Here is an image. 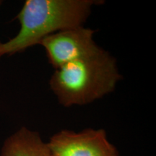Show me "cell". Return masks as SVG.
<instances>
[{
  "label": "cell",
  "mask_w": 156,
  "mask_h": 156,
  "mask_svg": "<svg viewBox=\"0 0 156 156\" xmlns=\"http://www.w3.org/2000/svg\"><path fill=\"white\" fill-rule=\"evenodd\" d=\"M96 0H26L17 15L20 28L0 44V57L21 53L58 31L83 26Z\"/></svg>",
  "instance_id": "6da1fadb"
},
{
  "label": "cell",
  "mask_w": 156,
  "mask_h": 156,
  "mask_svg": "<svg viewBox=\"0 0 156 156\" xmlns=\"http://www.w3.org/2000/svg\"><path fill=\"white\" fill-rule=\"evenodd\" d=\"M2 4V1H1V0H0V6H1Z\"/></svg>",
  "instance_id": "8992f818"
},
{
  "label": "cell",
  "mask_w": 156,
  "mask_h": 156,
  "mask_svg": "<svg viewBox=\"0 0 156 156\" xmlns=\"http://www.w3.org/2000/svg\"><path fill=\"white\" fill-rule=\"evenodd\" d=\"M121 79L116 59L104 50L56 69L49 86L63 106H83L112 93Z\"/></svg>",
  "instance_id": "7a4b0ae2"
},
{
  "label": "cell",
  "mask_w": 156,
  "mask_h": 156,
  "mask_svg": "<svg viewBox=\"0 0 156 156\" xmlns=\"http://www.w3.org/2000/svg\"><path fill=\"white\" fill-rule=\"evenodd\" d=\"M95 31L80 26L60 30L43 39L39 45L45 49L51 65L54 68L103 52L93 40Z\"/></svg>",
  "instance_id": "3957f363"
},
{
  "label": "cell",
  "mask_w": 156,
  "mask_h": 156,
  "mask_svg": "<svg viewBox=\"0 0 156 156\" xmlns=\"http://www.w3.org/2000/svg\"><path fill=\"white\" fill-rule=\"evenodd\" d=\"M50 156H119L103 129H86L76 132L64 129L48 140Z\"/></svg>",
  "instance_id": "277c9868"
},
{
  "label": "cell",
  "mask_w": 156,
  "mask_h": 156,
  "mask_svg": "<svg viewBox=\"0 0 156 156\" xmlns=\"http://www.w3.org/2000/svg\"><path fill=\"white\" fill-rule=\"evenodd\" d=\"M0 156H50L38 132L22 126L3 142Z\"/></svg>",
  "instance_id": "5b68a950"
}]
</instances>
